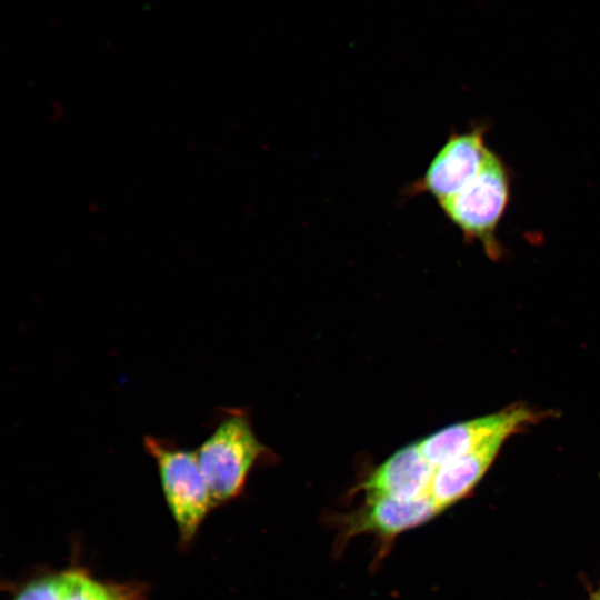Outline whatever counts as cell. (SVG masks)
Segmentation results:
<instances>
[{"mask_svg":"<svg viewBox=\"0 0 600 600\" xmlns=\"http://www.w3.org/2000/svg\"><path fill=\"white\" fill-rule=\"evenodd\" d=\"M511 184L512 172L502 158L491 151L478 176L439 203L464 241L479 242L491 259L500 258L503 251L497 232L510 201Z\"/></svg>","mask_w":600,"mask_h":600,"instance_id":"1","label":"cell"},{"mask_svg":"<svg viewBox=\"0 0 600 600\" xmlns=\"http://www.w3.org/2000/svg\"><path fill=\"white\" fill-rule=\"evenodd\" d=\"M194 451L216 507L240 494L266 448L257 439L248 417L231 410L214 423Z\"/></svg>","mask_w":600,"mask_h":600,"instance_id":"2","label":"cell"},{"mask_svg":"<svg viewBox=\"0 0 600 600\" xmlns=\"http://www.w3.org/2000/svg\"><path fill=\"white\" fill-rule=\"evenodd\" d=\"M142 444L156 462L161 489L181 540L189 542L213 508L196 451L180 447L171 438L152 434H146Z\"/></svg>","mask_w":600,"mask_h":600,"instance_id":"3","label":"cell"},{"mask_svg":"<svg viewBox=\"0 0 600 600\" xmlns=\"http://www.w3.org/2000/svg\"><path fill=\"white\" fill-rule=\"evenodd\" d=\"M487 131L480 123L452 132L412 191L429 193L439 203L459 192L478 176L492 151L486 143Z\"/></svg>","mask_w":600,"mask_h":600,"instance_id":"4","label":"cell"},{"mask_svg":"<svg viewBox=\"0 0 600 600\" xmlns=\"http://www.w3.org/2000/svg\"><path fill=\"white\" fill-rule=\"evenodd\" d=\"M536 417L526 407H511L499 413L449 426L418 442L427 460L437 469L489 441L507 439Z\"/></svg>","mask_w":600,"mask_h":600,"instance_id":"5","label":"cell"},{"mask_svg":"<svg viewBox=\"0 0 600 600\" xmlns=\"http://www.w3.org/2000/svg\"><path fill=\"white\" fill-rule=\"evenodd\" d=\"M442 510L431 497L402 500L387 496H366V502L341 520L338 547L361 533H372L390 542L398 534L418 527Z\"/></svg>","mask_w":600,"mask_h":600,"instance_id":"6","label":"cell"},{"mask_svg":"<svg viewBox=\"0 0 600 600\" xmlns=\"http://www.w3.org/2000/svg\"><path fill=\"white\" fill-rule=\"evenodd\" d=\"M436 468L427 460L419 442L410 443L374 469L357 491L366 496H387L402 500L430 497Z\"/></svg>","mask_w":600,"mask_h":600,"instance_id":"7","label":"cell"},{"mask_svg":"<svg viewBox=\"0 0 600 600\" xmlns=\"http://www.w3.org/2000/svg\"><path fill=\"white\" fill-rule=\"evenodd\" d=\"M498 438L436 469L430 497L443 510L466 497L494 460L502 442Z\"/></svg>","mask_w":600,"mask_h":600,"instance_id":"8","label":"cell"},{"mask_svg":"<svg viewBox=\"0 0 600 600\" xmlns=\"http://www.w3.org/2000/svg\"><path fill=\"white\" fill-rule=\"evenodd\" d=\"M122 590L92 580L80 571L66 572L62 600H117Z\"/></svg>","mask_w":600,"mask_h":600,"instance_id":"9","label":"cell"},{"mask_svg":"<svg viewBox=\"0 0 600 600\" xmlns=\"http://www.w3.org/2000/svg\"><path fill=\"white\" fill-rule=\"evenodd\" d=\"M66 572L50 574L28 583L13 600H62Z\"/></svg>","mask_w":600,"mask_h":600,"instance_id":"10","label":"cell"},{"mask_svg":"<svg viewBox=\"0 0 600 600\" xmlns=\"http://www.w3.org/2000/svg\"><path fill=\"white\" fill-rule=\"evenodd\" d=\"M117 600H130V599L126 596L124 591L122 590Z\"/></svg>","mask_w":600,"mask_h":600,"instance_id":"11","label":"cell"},{"mask_svg":"<svg viewBox=\"0 0 600 600\" xmlns=\"http://www.w3.org/2000/svg\"><path fill=\"white\" fill-rule=\"evenodd\" d=\"M591 600H600V589L594 593Z\"/></svg>","mask_w":600,"mask_h":600,"instance_id":"12","label":"cell"}]
</instances>
